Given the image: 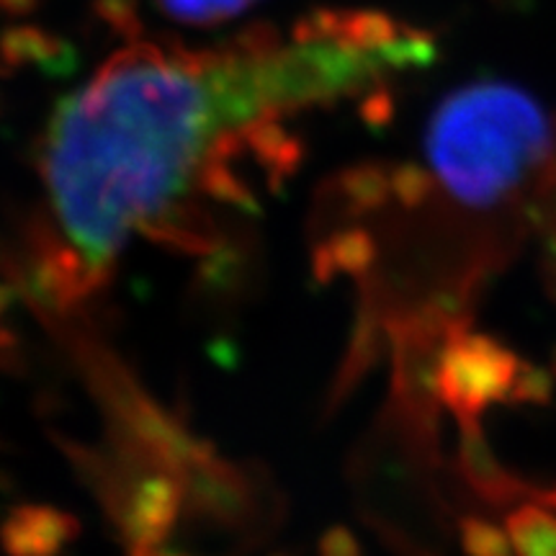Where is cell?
<instances>
[{"label": "cell", "mask_w": 556, "mask_h": 556, "mask_svg": "<svg viewBox=\"0 0 556 556\" xmlns=\"http://www.w3.org/2000/svg\"><path fill=\"white\" fill-rule=\"evenodd\" d=\"M552 250L556 253V219H554V238H552Z\"/></svg>", "instance_id": "30bf717a"}, {"label": "cell", "mask_w": 556, "mask_h": 556, "mask_svg": "<svg viewBox=\"0 0 556 556\" xmlns=\"http://www.w3.org/2000/svg\"><path fill=\"white\" fill-rule=\"evenodd\" d=\"M520 358L510 348L484 332L456 328L435 368V392L456 420H479L495 402L510 400Z\"/></svg>", "instance_id": "3957f363"}, {"label": "cell", "mask_w": 556, "mask_h": 556, "mask_svg": "<svg viewBox=\"0 0 556 556\" xmlns=\"http://www.w3.org/2000/svg\"><path fill=\"white\" fill-rule=\"evenodd\" d=\"M554 387L556 377L552 368L520 361L516 381H513L510 389V400L507 402H518V405H548L554 397Z\"/></svg>", "instance_id": "ba28073f"}, {"label": "cell", "mask_w": 556, "mask_h": 556, "mask_svg": "<svg viewBox=\"0 0 556 556\" xmlns=\"http://www.w3.org/2000/svg\"><path fill=\"white\" fill-rule=\"evenodd\" d=\"M430 60L428 37L379 13H323L289 41L127 47L47 127L41 173L62 240L101 266L176 206L227 144Z\"/></svg>", "instance_id": "6da1fadb"}, {"label": "cell", "mask_w": 556, "mask_h": 556, "mask_svg": "<svg viewBox=\"0 0 556 556\" xmlns=\"http://www.w3.org/2000/svg\"><path fill=\"white\" fill-rule=\"evenodd\" d=\"M426 150L438 184L462 206L495 208L544 168L552 119L523 88L479 80L454 90L428 124Z\"/></svg>", "instance_id": "7a4b0ae2"}, {"label": "cell", "mask_w": 556, "mask_h": 556, "mask_svg": "<svg viewBox=\"0 0 556 556\" xmlns=\"http://www.w3.org/2000/svg\"><path fill=\"white\" fill-rule=\"evenodd\" d=\"M462 435H458V471L464 482L475 490L477 497L484 503L505 505L518 497H533L536 503L546 507H556V486L544 490V486L528 484L523 479L507 471L495 451L490 448L486 438L479 428V420H458Z\"/></svg>", "instance_id": "277c9868"}, {"label": "cell", "mask_w": 556, "mask_h": 556, "mask_svg": "<svg viewBox=\"0 0 556 556\" xmlns=\"http://www.w3.org/2000/svg\"><path fill=\"white\" fill-rule=\"evenodd\" d=\"M458 536H462V548L467 556H516V548H513L507 531L484 518H462Z\"/></svg>", "instance_id": "52a82bcc"}, {"label": "cell", "mask_w": 556, "mask_h": 556, "mask_svg": "<svg viewBox=\"0 0 556 556\" xmlns=\"http://www.w3.org/2000/svg\"><path fill=\"white\" fill-rule=\"evenodd\" d=\"M255 3L258 0H157L165 16L191 26H208L238 18Z\"/></svg>", "instance_id": "8992f818"}, {"label": "cell", "mask_w": 556, "mask_h": 556, "mask_svg": "<svg viewBox=\"0 0 556 556\" xmlns=\"http://www.w3.org/2000/svg\"><path fill=\"white\" fill-rule=\"evenodd\" d=\"M433 186H435L433 173L417 168V165H407V168H402L397 173V178H394V191H397L402 204L407 206L426 204L430 193H433Z\"/></svg>", "instance_id": "9c48e42d"}, {"label": "cell", "mask_w": 556, "mask_h": 556, "mask_svg": "<svg viewBox=\"0 0 556 556\" xmlns=\"http://www.w3.org/2000/svg\"><path fill=\"white\" fill-rule=\"evenodd\" d=\"M516 556H556V513L541 503H526L505 520Z\"/></svg>", "instance_id": "5b68a950"}]
</instances>
